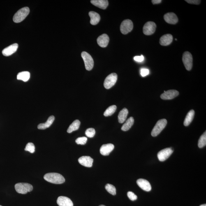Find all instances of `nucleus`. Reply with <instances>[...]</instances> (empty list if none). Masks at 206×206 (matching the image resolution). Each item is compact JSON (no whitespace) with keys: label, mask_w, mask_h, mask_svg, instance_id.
<instances>
[{"label":"nucleus","mask_w":206,"mask_h":206,"mask_svg":"<svg viewBox=\"0 0 206 206\" xmlns=\"http://www.w3.org/2000/svg\"><path fill=\"white\" fill-rule=\"evenodd\" d=\"M105 188L107 191L111 194L114 195L116 194V188L113 185L109 184H107L105 186Z\"/></svg>","instance_id":"nucleus-30"},{"label":"nucleus","mask_w":206,"mask_h":206,"mask_svg":"<svg viewBox=\"0 0 206 206\" xmlns=\"http://www.w3.org/2000/svg\"><path fill=\"white\" fill-rule=\"evenodd\" d=\"M137 183L139 186L144 191L149 192L152 189L150 183L145 179H139L137 181Z\"/></svg>","instance_id":"nucleus-15"},{"label":"nucleus","mask_w":206,"mask_h":206,"mask_svg":"<svg viewBox=\"0 0 206 206\" xmlns=\"http://www.w3.org/2000/svg\"><path fill=\"white\" fill-rule=\"evenodd\" d=\"M99 206H105V205H100Z\"/></svg>","instance_id":"nucleus-40"},{"label":"nucleus","mask_w":206,"mask_h":206,"mask_svg":"<svg viewBox=\"0 0 206 206\" xmlns=\"http://www.w3.org/2000/svg\"><path fill=\"white\" fill-rule=\"evenodd\" d=\"M114 149V145L112 144H104L100 147V152L103 156H108Z\"/></svg>","instance_id":"nucleus-14"},{"label":"nucleus","mask_w":206,"mask_h":206,"mask_svg":"<svg viewBox=\"0 0 206 206\" xmlns=\"http://www.w3.org/2000/svg\"><path fill=\"white\" fill-rule=\"evenodd\" d=\"M89 14L91 18L90 23L91 24L95 25L99 23L100 17L98 13L94 11H91L89 12Z\"/></svg>","instance_id":"nucleus-21"},{"label":"nucleus","mask_w":206,"mask_h":206,"mask_svg":"<svg viewBox=\"0 0 206 206\" xmlns=\"http://www.w3.org/2000/svg\"><path fill=\"white\" fill-rule=\"evenodd\" d=\"M117 75L115 73H112L108 75L104 82V86L105 88L109 89L112 87L117 82Z\"/></svg>","instance_id":"nucleus-7"},{"label":"nucleus","mask_w":206,"mask_h":206,"mask_svg":"<svg viewBox=\"0 0 206 206\" xmlns=\"http://www.w3.org/2000/svg\"><path fill=\"white\" fill-rule=\"evenodd\" d=\"M109 42V38L108 35L104 34L100 35L97 39L98 45L102 47H105L108 45Z\"/></svg>","instance_id":"nucleus-18"},{"label":"nucleus","mask_w":206,"mask_h":206,"mask_svg":"<svg viewBox=\"0 0 206 206\" xmlns=\"http://www.w3.org/2000/svg\"><path fill=\"white\" fill-rule=\"evenodd\" d=\"M57 203L59 206H73V202L67 197L60 196L58 198Z\"/></svg>","instance_id":"nucleus-17"},{"label":"nucleus","mask_w":206,"mask_h":206,"mask_svg":"<svg viewBox=\"0 0 206 206\" xmlns=\"http://www.w3.org/2000/svg\"><path fill=\"white\" fill-rule=\"evenodd\" d=\"M0 206H1V205H0Z\"/></svg>","instance_id":"nucleus-41"},{"label":"nucleus","mask_w":206,"mask_h":206,"mask_svg":"<svg viewBox=\"0 0 206 206\" xmlns=\"http://www.w3.org/2000/svg\"><path fill=\"white\" fill-rule=\"evenodd\" d=\"M25 151H28L31 153H34L35 151V147L34 144L31 142L28 143L26 146Z\"/></svg>","instance_id":"nucleus-31"},{"label":"nucleus","mask_w":206,"mask_h":206,"mask_svg":"<svg viewBox=\"0 0 206 206\" xmlns=\"http://www.w3.org/2000/svg\"><path fill=\"white\" fill-rule=\"evenodd\" d=\"M195 115V111L193 110H190L186 115L184 122L185 126H187L191 124L193 121Z\"/></svg>","instance_id":"nucleus-24"},{"label":"nucleus","mask_w":206,"mask_h":206,"mask_svg":"<svg viewBox=\"0 0 206 206\" xmlns=\"http://www.w3.org/2000/svg\"><path fill=\"white\" fill-rule=\"evenodd\" d=\"M173 152V150L171 148H167L162 150L158 153V159L160 161H165L171 156Z\"/></svg>","instance_id":"nucleus-9"},{"label":"nucleus","mask_w":206,"mask_h":206,"mask_svg":"<svg viewBox=\"0 0 206 206\" xmlns=\"http://www.w3.org/2000/svg\"><path fill=\"white\" fill-rule=\"evenodd\" d=\"M156 29V24L154 22H148L146 23L143 28L144 34L151 35L154 34Z\"/></svg>","instance_id":"nucleus-10"},{"label":"nucleus","mask_w":206,"mask_h":206,"mask_svg":"<svg viewBox=\"0 0 206 206\" xmlns=\"http://www.w3.org/2000/svg\"><path fill=\"white\" fill-rule=\"evenodd\" d=\"M200 206H206V204H203V205H201Z\"/></svg>","instance_id":"nucleus-39"},{"label":"nucleus","mask_w":206,"mask_h":206,"mask_svg":"<svg viewBox=\"0 0 206 206\" xmlns=\"http://www.w3.org/2000/svg\"><path fill=\"white\" fill-rule=\"evenodd\" d=\"M128 114V111L126 108H124L119 112L118 115V120L119 122L123 123L126 120Z\"/></svg>","instance_id":"nucleus-23"},{"label":"nucleus","mask_w":206,"mask_h":206,"mask_svg":"<svg viewBox=\"0 0 206 206\" xmlns=\"http://www.w3.org/2000/svg\"><path fill=\"white\" fill-rule=\"evenodd\" d=\"M206 145V132L200 136L198 142V146L200 148H203Z\"/></svg>","instance_id":"nucleus-29"},{"label":"nucleus","mask_w":206,"mask_h":206,"mask_svg":"<svg viewBox=\"0 0 206 206\" xmlns=\"http://www.w3.org/2000/svg\"><path fill=\"white\" fill-rule=\"evenodd\" d=\"M167 123V121L166 119H163L158 120L151 132L152 136L156 137L159 135L166 127Z\"/></svg>","instance_id":"nucleus-4"},{"label":"nucleus","mask_w":206,"mask_h":206,"mask_svg":"<svg viewBox=\"0 0 206 206\" xmlns=\"http://www.w3.org/2000/svg\"><path fill=\"white\" fill-rule=\"evenodd\" d=\"M44 179L47 182L55 184H61L65 182V179L59 173H48L44 176Z\"/></svg>","instance_id":"nucleus-1"},{"label":"nucleus","mask_w":206,"mask_h":206,"mask_svg":"<svg viewBox=\"0 0 206 206\" xmlns=\"http://www.w3.org/2000/svg\"><path fill=\"white\" fill-rule=\"evenodd\" d=\"M161 0H152V2L153 4H157L161 2Z\"/></svg>","instance_id":"nucleus-38"},{"label":"nucleus","mask_w":206,"mask_h":206,"mask_svg":"<svg viewBox=\"0 0 206 206\" xmlns=\"http://www.w3.org/2000/svg\"><path fill=\"white\" fill-rule=\"evenodd\" d=\"M82 57L83 59L86 69L90 71L93 68L94 65L92 57L88 53L84 51L82 52Z\"/></svg>","instance_id":"nucleus-6"},{"label":"nucleus","mask_w":206,"mask_h":206,"mask_svg":"<svg viewBox=\"0 0 206 206\" xmlns=\"http://www.w3.org/2000/svg\"><path fill=\"white\" fill-rule=\"evenodd\" d=\"M186 2L190 3V4L198 5L201 3V1L198 0H186Z\"/></svg>","instance_id":"nucleus-37"},{"label":"nucleus","mask_w":206,"mask_h":206,"mask_svg":"<svg viewBox=\"0 0 206 206\" xmlns=\"http://www.w3.org/2000/svg\"><path fill=\"white\" fill-rule=\"evenodd\" d=\"M179 94V92L176 90H170L166 91H165L160 97L163 100H171L177 97Z\"/></svg>","instance_id":"nucleus-11"},{"label":"nucleus","mask_w":206,"mask_h":206,"mask_svg":"<svg viewBox=\"0 0 206 206\" xmlns=\"http://www.w3.org/2000/svg\"><path fill=\"white\" fill-rule=\"evenodd\" d=\"M16 191L21 194H25L33 191V187L27 183H18L15 186Z\"/></svg>","instance_id":"nucleus-3"},{"label":"nucleus","mask_w":206,"mask_h":206,"mask_svg":"<svg viewBox=\"0 0 206 206\" xmlns=\"http://www.w3.org/2000/svg\"><path fill=\"white\" fill-rule=\"evenodd\" d=\"M55 120V117L54 116H51L48 118L46 122L44 123H40L38 125V128L39 129H45L48 128L51 125Z\"/></svg>","instance_id":"nucleus-22"},{"label":"nucleus","mask_w":206,"mask_h":206,"mask_svg":"<svg viewBox=\"0 0 206 206\" xmlns=\"http://www.w3.org/2000/svg\"><path fill=\"white\" fill-rule=\"evenodd\" d=\"M172 40H173V37L172 34L164 35L160 38V45L163 46L168 45L172 43Z\"/></svg>","instance_id":"nucleus-19"},{"label":"nucleus","mask_w":206,"mask_h":206,"mask_svg":"<svg viewBox=\"0 0 206 206\" xmlns=\"http://www.w3.org/2000/svg\"><path fill=\"white\" fill-rule=\"evenodd\" d=\"M134 123V119L133 117L129 118L123 125L121 127V130L123 131H126L129 130L133 126Z\"/></svg>","instance_id":"nucleus-25"},{"label":"nucleus","mask_w":206,"mask_h":206,"mask_svg":"<svg viewBox=\"0 0 206 206\" xmlns=\"http://www.w3.org/2000/svg\"><path fill=\"white\" fill-rule=\"evenodd\" d=\"M144 58L143 55L136 56L134 58V59L137 62H142L144 60Z\"/></svg>","instance_id":"nucleus-36"},{"label":"nucleus","mask_w":206,"mask_h":206,"mask_svg":"<svg viewBox=\"0 0 206 206\" xmlns=\"http://www.w3.org/2000/svg\"><path fill=\"white\" fill-rule=\"evenodd\" d=\"M18 47L17 44H13L3 49L2 51L3 54L6 57L11 55L17 51Z\"/></svg>","instance_id":"nucleus-12"},{"label":"nucleus","mask_w":206,"mask_h":206,"mask_svg":"<svg viewBox=\"0 0 206 206\" xmlns=\"http://www.w3.org/2000/svg\"><path fill=\"white\" fill-rule=\"evenodd\" d=\"M87 139L85 137H80L77 138L75 141L77 144L84 145L87 142Z\"/></svg>","instance_id":"nucleus-33"},{"label":"nucleus","mask_w":206,"mask_h":206,"mask_svg":"<svg viewBox=\"0 0 206 206\" xmlns=\"http://www.w3.org/2000/svg\"><path fill=\"white\" fill-rule=\"evenodd\" d=\"M133 24L132 21L129 19L124 20L121 23L120 25L121 33L124 34H127L133 30Z\"/></svg>","instance_id":"nucleus-8"},{"label":"nucleus","mask_w":206,"mask_h":206,"mask_svg":"<svg viewBox=\"0 0 206 206\" xmlns=\"http://www.w3.org/2000/svg\"><path fill=\"white\" fill-rule=\"evenodd\" d=\"M91 3L94 6L103 9H106L108 5L107 0H92Z\"/></svg>","instance_id":"nucleus-20"},{"label":"nucleus","mask_w":206,"mask_h":206,"mask_svg":"<svg viewBox=\"0 0 206 206\" xmlns=\"http://www.w3.org/2000/svg\"><path fill=\"white\" fill-rule=\"evenodd\" d=\"M96 134V131L94 128H89L86 130L85 132V134L88 137H94Z\"/></svg>","instance_id":"nucleus-32"},{"label":"nucleus","mask_w":206,"mask_h":206,"mask_svg":"<svg viewBox=\"0 0 206 206\" xmlns=\"http://www.w3.org/2000/svg\"><path fill=\"white\" fill-rule=\"evenodd\" d=\"M182 60L187 70L190 71L193 66V58L191 53L186 51L183 54Z\"/></svg>","instance_id":"nucleus-5"},{"label":"nucleus","mask_w":206,"mask_h":206,"mask_svg":"<svg viewBox=\"0 0 206 206\" xmlns=\"http://www.w3.org/2000/svg\"><path fill=\"white\" fill-rule=\"evenodd\" d=\"M81 123L79 120H75L71 123L69 127L67 129V132L69 133H72L74 131H77L79 129L80 125Z\"/></svg>","instance_id":"nucleus-27"},{"label":"nucleus","mask_w":206,"mask_h":206,"mask_svg":"<svg viewBox=\"0 0 206 206\" xmlns=\"http://www.w3.org/2000/svg\"><path fill=\"white\" fill-rule=\"evenodd\" d=\"M29 9L28 7H24L20 9L14 15L13 22L16 23L22 22L29 14Z\"/></svg>","instance_id":"nucleus-2"},{"label":"nucleus","mask_w":206,"mask_h":206,"mask_svg":"<svg viewBox=\"0 0 206 206\" xmlns=\"http://www.w3.org/2000/svg\"><path fill=\"white\" fill-rule=\"evenodd\" d=\"M127 195L129 199L132 201H135L137 199V195L132 192H128L127 193Z\"/></svg>","instance_id":"nucleus-34"},{"label":"nucleus","mask_w":206,"mask_h":206,"mask_svg":"<svg viewBox=\"0 0 206 206\" xmlns=\"http://www.w3.org/2000/svg\"><path fill=\"white\" fill-rule=\"evenodd\" d=\"M117 108V106L115 105H112V106L109 107L104 113V115L105 117L111 116L115 112Z\"/></svg>","instance_id":"nucleus-28"},{"label":"nucleus","mask_w":206,"mask_h":206,"mask_svg":"<svg viewBox=\"0 0 206 206\" xmlns=\"http://www.w3.org/2000/svg\"><path fill=\"white\" fill-rule=\"evenodd\" d=\"M30 77V74L29 71H22L19 73L17 76V79L18 80L24 81V82H27Z\"/></svg>","instance_id":"nucleus-26"},{"label":"nucleus","mask_w":206,"mask_h":206,"mask_svg":"<svg viewBox=\"0 0 206 206\" xmlns=\"http://www.w3.org/2000/svg\"><path fill=\"white\" fill-rule=\"evenodd\" d=\"M164 18L166 22L170 24H177L178 21V19L177 15L172 12L165 14L164 16Z\"/></svg>","instance_id":"nucleus-13"},{"label":"nucleus","mask_w":206,"mask_h":206,"mask_svg":"<svg viewBox=\"0 0 206 206\" xmlns=\"http://www.w3.org/2000/svg\"><path fill=\"white\" fill-rule=\"evenodd\" d=\"M79 163L81 165L86 167H91L92 166L94 160L89 156H82L78 159Z\"/></svg>","instance_id":"nucleus-16"},{"label":"nucleus","mask_w":206,"mask_h":206,"mask_svg":"<svg viewBox=\"0 0 206 206\" xmlns=\"http://www.w3.org/2000/svg\"><path fill=\"white\" fill-rule=\"evenodd\" d=\"M149 73V70L148 69L142 68L140 70V75L142 77L146 76Z\"/></svg>","instance_id":"nucleus-35"}]
</instances>
